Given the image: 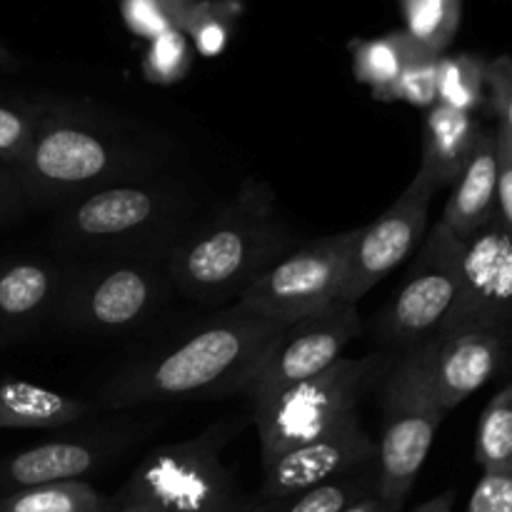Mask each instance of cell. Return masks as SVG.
<instances>
[{"label":"cell","mask_w":512,"mask_h":512,"mask_svg":"<svg viewBox=\"0 0 512 512\" xmlns=\"http://www.w3.org/2000/svg\"><path fill=\"white\" fill-rule=\"evenodd\" d=\"M233 15V3H220V0L218 3H215V0L200 3V0H195V5L188 10L180 30H183L188 38H193L200 55L215 58V55L223 53L225 45H228Z\"/></svg>","instance_id":"cell-28"},{"label":"cell","mask_w":512,"mask_h":512,"mask_svg":"<svg viewBox=\"0 0 512 512\" xmlns=\"http://www.w3.org/2000/svg\"><path fill=\"white\" fill-rule=\"evenodd\" d=\"M363 333L358 305L330 303L328 308L288 323L270 345L263 365L245 388L250 405L290 388V385L323 373L343 358L350 340Z\"/></svg>","instance_id":"cell-11"},{"label":"cell","mask_w":512,"mask_h":512,"mask_svg":"<svg viewBox=\"0 0 512 512\" xmlns=\"http://www.w3.org/2000/svg\"><path fill=\"white\" fill-rule=\"evenodd\" d=\"M443 55L433 53L425 45H415L408 58L400 83L395 88V103H408L415 108H433L438 103V65Z\"/></svg>","instance_id":"cell-30"},{"label":"cell","mask_w":512,"mask_h":512,"mask_svg":"<svg viewBox=\"0 0 512 512\" xmlns=\"http://www.w3.org/2000/svg\"><path fill=\"white\" fill-rule=\"evenodd\" d=\"M3 345H5V338H3V335H0V348H3Z\"/></svg>","instance_id":"cell-40"},{"label":"cell","mask_w":512,"mask_h":512,"mask_svg":"<svg viewBox=\"0 0 512 512\" xmlns=\"http://www.w3.org/2000/svg\"><path fill=\"white\" fill-rule=\"evenodd\" d=\"M113 512H155V510H145V508H118Z\"/></svg>","instance_id":"cell-39"},{"label":"cell","mask_w":512,"mask_h":512,"mask_svg":"<svg viewBox=\"0 0 512 512\" xmlns=\"http://www.w3.org/2000/svg\"><path fill=\"white\" fill-rule=\"evenodd\" d=\"M405 33L433 53L445 55L458 33L463 0H400Z\"/></svg>","instance_id":"cell-25"},{"label":"cell","mask_w":512,"mask_h":512,"mask_svg":"<svg viewBox=\"0 0 512 512\" xmlns=\"http://www.w3.org/2000/svg\"><path fill=\"white\" fill-rule=\"evenodd\" d=\"M290 243L270 195L248 183L233 203L195 220L165 265L175 293L205 308H230L258 275L290 253Z\"/></svg>","instance_id":"cell-3"},{"label":"cell","mask_w":512,"mask_h":512,"mask_svg":"<svg viewBox=\"0 0 512 512\" xmlns=\"http://www.w3.org/2000/svg\"><path fill=\"white\" fill-rule=\"evenodd\" d=\"M193 65L188 35L183 30H165L150 40V48L143 60V73L155 85H173L188 75Z\"/></svg>","instance_id":"cell-29"},{"label":"cell","mask_w":512,"mask_h":512,"mask_svg":"<svg viewBox=\"0 0 512 512\" xmlns=\"http://www.w3.org/2000/svg\"><path fill=\"white\" fill-rule=\"evenodd\" d=\"M18 68H20L18 58H15V55L10 53L3 43H0V70H5V73H13V70H18Z\"/></svg>","instance_id":"cell-38"},{"label":"cell","mask_w":512,"mask_h":512,"mask_svg":"<svg viewBox=\"0 0 512 512\" xmlns=\"http://www.w3.org/2000/svg\"><path fill=\"white\" fill-rule=\"evenodd\" d=\"M70 273L63 265L38 258L0 263V335L5 343L55 318Z\"/></svg>","instance_id":"cell-16"},{"label":"cell","mask_w":512,"mask_h":512,"mask_svg":"<svg viewBox=\"0 0 512 512\" xmlns=\"http://www.w3.org/2000/svg\"><path fill=\"white\" fill-rule=\"evenodd\" d=\"M238 512H240V510H238Z\"/></svg>","instance_id":"cell-41"},{"label":"cell","mask_w":512,"mask_h":512,"mask_svg":"<svg viewBox=\"0 0 512 512\" xmlns=\"http://www.w3.org/2000/svg\"><path fill=\"white\" fill-rule=\"evenodd\" d=\"M498 173V135L495 128H483L473 158L463 175L455 180V188L440 218V223L460 240H468L498 218Z\"/></svg>","instance_id":"cell-17"},{"label":"cell","mask_w":512,"mask_h":512,"mask_svg":"<svg viewBox=\"0 0 512 512\" xmlns=\"http://www.w3.org/2000/svg\"><path fill=\"white\" fill-rule=\"evenodd\" d=\"M498 220L512 235V148L498 143Z\"/></svg>","instance_id":"cell-35"},{"label":"cell","mask_w":512,"mask_h":512,"mask_svg":"<svg viewBox=\"0 0 512 512\" xmlns=\"http://www.w3.org/2000/svg\"><path fill=\"white\" fill-rule=\"evenodd\" d=\"M25 210H28V200H25L13 168L0 163V228L20 220Z\"/></svg>","instance_id":"cell-34"},{"label":"cell","mask_w":512,"mask_h":512,"mask_svg":"<svg viewBox=\"0 0 512 512\" xmlns=\"http://www.w3.org/2000/svg\"><path fill=\"white\" fill-rule=\"evenodd\" d=\"M415 45L418 40L410 38L405 30H395L383 38L355 40L350 43L355 80L368 85L373 98L380 103H395V88Z\"/></svg>","instance_id":"cell-21"},{"label":"cell","mask_w":512,"mask_h":512,"mask_svg":"<svg viewBox=\"0 0 512 512\" xmlns=\"http://www.w3.org/2000/svg\"><path fill=\"white\" fill-rule=\"evenodd\" d=\"M0 512H113V505L85 480H70L13 490L0 498Z\"/></svg>","instance_id":"cell-23"},{"label":"cell","mask_w":512,"mask_h":512,"mask_svg":"<svg viewBox=\"0 0 512 512\" xmlns=\"http://www.w3.org/2000/svg\"><path fill=\"white\" fill-rule=\"evenodd\" d=\"M173 293L165 258L88 260L70 273L53 320L80 333H130L153 320Z\"/></svg>","instance_id":"cell-8"},{"label":"cell","mask_w":512,"mask_h":512,"mask_svg":"<svg viewBox=\"0 0 512 512\" xmlns=\"http://www.w3.org/2000/svg\"><path fill=\"white\" fill-rule=\"evenodd\" d=\"M488 110L495 118V135L500 145L512 148V58L498 55L488 60Z\"/></svg>","instance_id":"cell-32"},{"label":"cell","mask_w":512,"mask_h":512,"mask_svg":"<svg viewBox=\"0 0 512 512\" xmlns=\"http://www.w3.org/2000/svg\"><path fill=\"white\" fill-rule=\"evenodd\" d=\"M198 198L168 178L123 180L63 205L55 243L88 260L168 258L195 223Z\"/></svg>","instance_id":"cell-4"},{"label":"cell","mask_w":512,"mask_h":512,"mask_svg":"<svg viewBox=\"0 0 512 512\" xmlns=\"http://www.w3.org/2000/svg\"><path fill=\"white\" fill-rule=\"evenodd\" d=\"M88 403L18 378H0V428L53 430L78 423Z\"/></svg>","instance_id":"cell-20"},{"label":"cell","mask_w":512,"mask_h":512,"mask_svg":"<svg viewBox=\"0 0 512 512\" xmlns=\"http://www.w3.org/2000/svg\"><path fill=\"white\" fill-rule=\"evenodd\" d=\"M463 250L465 240L438 220L423 238V248L403 288L378 315L375 338L380 345L405 353L440 333L458 300Z\"/></svg>","instance_id":"cell-10"},{"label":"cell","mask_w":512,"mask_h":512,"mask_svg":"<svg viewBox=\"0 0 512 512\" xmlns=\"http://www.w3.org/2000/svg\"><path fill=\"white\" fill-rule=\"evenodd\" d=\"M148 138L100 110L48 103L28 153L13 170L33 208H63L93 190L155 175Z\"/></svg>","instance_id":"cell-2"},{"label":"cell","mask_w":512,"mask_h":512,"mask_svg":"<svg viewBox=\"0 0 512 512\" xmlns=\"http://www.w3.org/2000/svg\"><path fill=\"white\" fill-rule=\"evenodd\" d=\"M388 370L390 360L385 355L338 358L323 373L250 405V423L260 440V463H270L275 455L318 438L358 413L365 395Z\"/></svg>","instance_id":"cell-6"},{"label":"cell","mask_w":512,"mask_h":512,"mask_svg":"<svg viewBox=\"0 0 512 512\" xmlns=\"http://www.w3.org/2000/svg\"><path fill=\"white\" fill-rule=\"evenodd\" d=\"M285 325L235 308L220 310L175 343L118 370L100 393V405L120 410L165 400L243 395Z\"/></svg>","instance_id":"cell-1"},{"label":"cell","mask_w":512,"mask_h":512,"mask_svg":"<svg viewBox=\"0 0 512 512\" xmlns=\"http://www.w3.org/2000/svg\"><path fill=\"white\" fill-rule=\"evenodd\" d=\"M368 495H375V463L288 498L240 505V512H345Z\"/></svg>","instance_id":"cell-22"},{"label":"cell","mask_w":512,"mask_h":512,"mask_svg":"<svg viewBox=\"0 0 512 512\" xmlns=\"http://www.w3.org/2000/svg\"><path fill=\"white\" fill-rule=\"evenodd\" d=\"M488 60L473 53L443 55L438 65V105L478 115L488 105Z\"/></svg>","instance_id":"cell-24"},{"label":"cell","mask_w":512,"mask_h":512,"mask_svg":"<svg viewBox=\"0 0 512 512\" xmlns=\"http://www.w3.org/2000/svg\"><path fill=\"white\" fill-rule=\"evenodd\" d=\"M475 460L483 473L512 465V380L485 405L480 415Z\"/></svg>","instance_id":"cell-26"},{"label":"cell","mask_w":512,"mask_h":512,"mask_svg":"<svg viewBox=\"0 0 512 512\" xmlns=\"http://www.w3.org/2000/svg\"><path fill=\"white\" fill-rule=\"evenodd\" d=\"M248 423L245 415H230L195 438L153 450L120 493L110 498L113 510L238 512V488L233 473L223 465V450Z\"/></svg>","instance_id":"cell-5"},{"label":"cell","mask_w":512,"mask_h":512,"mask_svg":"<svg viewBox=\"0 0 512 512\" xmlns=\"http://www.w3.org/2000/svg\"><path fill=\"white\" fill-rule=\"evenodd\" d=\"M438 185L418 170L400 198L365 228H358L348 258L340 303L358 305L383 278L415 253L428 230L430 205Z\"/></svg>","instance_id":"cell-12"},{"label":"cell","mask_w":512,"mask_h":512,"mask_svg":"<svg viewBox=\"0 0 512 512\" xmlns=\"http://www.w3.org/2000/svg\"><path fill=\"white\" fill-rule=\"evenodd\" d=\"M345 512H393V510H390L385 503H380L375 495H368V498H363V500H358L355 505H350Z\"/></svg>","instance_id":"cell-37"},{"label":"cell","mask_w":512,"mask_h":512,"mask_svg":"<svg viewBox=\"0 0 512 512\" xmlns=\"http://www.w3.org/2000/svg\"><path fill=\"white\" fill-rule=\"evenodd\" d=\"M445 415L420 348L398 353L385 373L383 433L375 443V498L393 512L403 510Z\"/></svg>","instance_id":"cell-7"},{"label":"cell","mask_w":512,"mask_h":512,"mask_svg":"<svg viewBox=\"0 0 512 512\" xmlns=\"http://www.w3.org/2000/svg\"><path fill=\"white\" fill-rule=\"evenodd\" d=\"M355 235L358 228L293 248L258 275L230 308L278 323H295L338 303Z\"/></svg>","instance_id":"cell-9"},{"label":"cell","mask_w":512,"mask_h":512,"mask_svg":"<svg viewBox=\"0 0 512 512\" xmlns=\"http://www.w3.org/2000/svg\"><path fill=\"white\" fill-rule=\"evenodd\" d=\"M105 460H110V450L105 443L53 440V443L35 445L5 460L0 465V480L5 485H13L15 490L48 483H70V480H83L85 475L95 473Z\"/></svg>","instance_id":"cell-18"},{"label":"cell","mask_w":512,"mask_h":512,"mask_svg":"<svg viewBox=\"0 0 512 512\" xmlns=\"http://www.w3.org/2000/svg\"><path fill=\"white\" fill-rule=\"evenodd\" d=\"M195 0H123V18L135 35L158 38L165 30H180Z\"/></svg>","instance_id":"cell-31"},{"label":"cell","mask_w":512,"mask_h":512,"mask_svg":"<svg viewBox=\"0 0 512 512\" xmlns=\"http://www.w3.org/2000/svg\"><path fill=\"white\" fill-rule=\"evenodd\" d=\"M425 373L445 413L478 393L485 383L508 368L512 330L458 328L445 330L418 345Z\"/></svg>","instance_id":"cell-15"},{"label":"cell","mask_w":512,"mask_h":512,"mask_svg":"<svg viewBox=\"0 0 512 512\" xmlns=\"http://www.w3.org/2000/svg\"><path fill=\"white\" fill-rule=\"evenodd\" d=\"M468 512H512V465L485 470L470 495Z\"/></svg>","instance_id":"cell-33"},{"label":"cell","mask_w":512,"mask_h":512,"mask_svg":"<svg viewBox=\"0 0 512 512\" xmlns=\"http://www.w3.org/2000/svg\"><path fill=\"white\" fill-rule=\"evenodd\" d=\"M48 103L0 95V163L18 168L35 138Z\"/></svg>","instance_id":"cell-27"},{"label":"cell","mask_w":512,"mask_h":512,"mask_svg":"<svg viewBox=\"0 0 512 512\" xmlns=\"http://www.w3.org/2000/svg\"><path fill=\"white\" fill-rule=\"evenodd\" d=\"M480 133L483 125L478 115L435 103L425 115L423 163L418 170H423L438 188L455 185L473 158Z\"/></svg>","instance_id":"cell-19"},{"label":"cell","mask_w":512,"mask_h":512,"mask_svg":"<svg viewBox=\"0 0 512 512\" xmlns=\"http://www.w3.org/2000/svg\"><path fill=\"white\" fill-rule=\"evenodd\" d=\"M458 328L512 330V235L498 218L465 240L458 300L440 333Z\"/></svg>","instance_id":"cell-13"},{"label":"cell","mask_w":512,"mask_h":512,"mask_svg":"<svg viewBox=\"0 0 512 512\" xmlns=\"http://www.w3.org/2000/svg\"><path fill=\"white\" fill-rule=\"evenodd\" d=\"M370 463H375V440L360 423V413H355L318 438L305 440L265 463L263 485L253 503H270L303 493Z\"/></svg>","instance_id":"cell-14"},{"label":"cell","mask_w":512,"mask_h":512,"mask_svg":"<svg viewBox=\"0 0 512 512\" xmlns=\"http://www.w3.org/2000/svg\"><path fill=\"white\" fill-rule=\"evenodd\" d=\"M453 503H455V493H443L438 498L428 500L420 508H415L413 512H453Z\"/></svg>","instance_id":"cell-36"}]
</instances>
